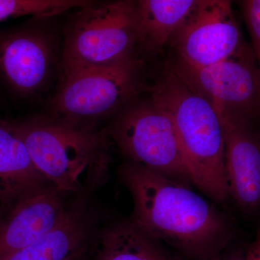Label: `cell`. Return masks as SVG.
<instances>
[{
    "mask_svg": "<svg viewBox=\"0 0 260 260\" xmlns=\"http://www.w3.org/2000/svg\"><path fill=\"white\" fill-rule=\"evenodd\" d=\"M119 177L133 198L132 223L156 242L203 255L226 239L225 218L189 186L131 161Z\"/></svg>",
    "mask_w": 260,
    "mask_h": 260,
    "instance_id": "1",
    "label": "cell"
},
{
    "mask_svg": "<svg viewBox=\"0 0 260 260\" xmlns=\"http://www.w3.org/2000/svg\"><path fill=\"white\" fill-rule=\"evenodd\" d=\"M151 102L174 123L192 184L212 199L229 195L221 118L209 101L178 76L170 64L150 88Z\"/></svg>",
    "mask_w": 260,
    "mask_h": 260,
    "instance_id": "2",
    "label": "cell"
},
{
    "mask_svg": "<svg viewBox=\"0 0 260 260\" xmlns=\"http://www.w3.org/2000/svg\"><path fill=\"white\" fill-rule=\"evenodd\" d=\"M9 123L38 172L61 192L80 194L107 175L109 144L106 135L93 127L51 116Z\"/></svg>",
    "mask_w": 260,
    "mask_h": 260,
    "instance_id": "3",
    "label": "cell"
},
{
    "mask_svg": "<svg viewBox=\"0 0 260 260\" xmlns=\"http://www.w3.org/2000/svg\"><path fill=\"white\" fill-rule=\"evenodd\" d=\"M64 31L62 78L112 64L138 46V2L90 1L76 9Z\"/></svg>",
    "mask_w": 260,
    "mask_h": 260,
    "instance_id": "4",
    "label": "cell"
},
{
    "mask_svg": "<svg viewBox=\"0 0 260 260\" xmlns=\"http://www.w3.org/2000/svg\"><path fill=\"white\" fill-rule=\"evenodd\" d=\"M143 78L136 53L107 66L61 78L51 102V117L93 127L94 123L138 95L143 89Z\"/></svg>",
    "mask_w": 260,
    "mask_h": 260,
    "instance_id": "5",
    "label": "cell"
},
{
    "mask_svg": "<svg viewBox=\"0 0 260 260\" xmlns=\"http://www.w3.org/2000/svg\"><path fill=\"white\" fill-rule=\"evenodd\" d=\"M109 134L130 161L183 185L192 184L175 126L151 101L128 108Z\"/></svg>",
    "mask_w": 260,
    "mask_h": 260,
    "instance_id": "6",
    "label": "cell"
},
{
    "mask_svg": "<svg viewBox=\"0 0 260 260\" xmlns=\"http://www.w3.org/2000/svg\"><path fill=\"white\" fill-rule=\"evenodd\" d=\"M183 81L211 103L219 115L245 118L260 109V73L245 51L215 64L194 68L171 64Z\"/></svg>",
    "mask_w": 260,
    "mask_h": 260,
    "instance_id": "7",
    "label": "cell"
},
{
    "mask_svg": "<svg viewBox=\"0 0 260 260\" xmlns=\"http://www.w3.org/2000/svg\"><path fill=\"white\" fill-rule=\"evenodd\" d=\"M171 42L177 51V60L194 68L215 64L244 51L232 3L225 0H197Z\"/></svg>",
    "mask_w": 260,
    "mask_h": 260,
    "instance_id": "8",
    "label": "cell"
},
{
    "mask_svg": "<svg viewBox=\"0 0 260 260\" xmlns=\"http://www.w3.org/2000/svg\"><path fill=\"white\" fill-rule=\"evenodd\" d=\"M53 49L51 37L40 29L0 30V80L18 96L39 93L51 75Z\"/></svg>",
    "mask_w": 260,
    "mask_h": 260,
    "instance_id": "9",
    "label": "cell"
},
{
    "mask_svg": "<svg viewBox=\"0 0 260 260\" xmlns=\"http://www.w3.org/2000/svg\"><path fill=\"white\" fill-rule=\"evenodd\" d=\"M54 187L20 200L0 219V260L37 242L61 221L70 204Z\"/></svg>",
    "mask_w": 260,
    "mask_h": 260,
    "instance_id": "10",
    "label": "cell"
},
{
    "mask_svg": "<svg viewBox=\"0 0 260 260\" xmlns=\"http://www.w3.org/2000/svg\"><path fill=\"white\" fill-rule=\"evenodd\" d=\"M225 143L229 194L244 209L260 206V143L245 118L220 115Z\"/></svg>",
    "mask_w": 260,
    "mask_h": 260,
    "instance_id": "11",
    "label": "cell"
},
{
    "mask_svg": "<svg viewBox=\"0 0 260 260\" xmlns=\"http://www.w3.org/2000/svg\"><path fill=\"white\" fill-rule=\"evenodd\" d=\"M96 218L86 201L79 198L51 232L3 260H79L93 237Z\"/></svg>",
    "mask_w": 260,
    "mask_h": 260,
    "instance_id": "12",
    "label": "cell"
},
{
    "mask_svg": "<svg viewBox=\"0 0 260 260\" xmlns=\"http://www.w3.org/2000/svg\"><path fill=\"white\" fill-rule=\"evenodd\" d=\"M51 187L34 167L9 121L0 119V205L10 208L20 200Z\"/></svg>",
    "mask_w": 260,
    "mask_h": 260,
    "instance_id": "13",
    "label": "cell"
},
{
    "mask_svg": "<svg viewBox=\"0 0 260 260\" xmlns=\"http://www.w3.org/2000/svg\"><path fill=\"white\" fill-rule=\"evenodd\" d=\"M196 3V0L138 1V46L150 53L161 51L185 22Z\"/></svg>",
    "mask_w": 260,
    "mask_h": 260,
    "instance_id": "14",
    "label": "cell"
},
{
    "mask_svg": "<svg viewBox=\"0 0 260 260\" xmlns=\"http://www.w3.org/2000/svg\"><path fill=\"white\" fill-rule=\"evenodd\" d=\"M99 241L96 260H172L159 242L132 223L109 228Z\"/></svg>",
    "mask_w": 260,
    "mask_h": 260,
    "instance_id": "15",
    "label": "cell"
},
{
    "mask_svg": "<svg viewBox=\"0 0 260 260\" xmlns=\"http://www.w3.org/2000/svg\"><path fill=\"white\" fill-rule=\"evenodd\" d=\"M86 3L82 0H0V22L25 15L48 18Z\"/></svg>",
    "mask_w": 260,
    "mask_h": 260,
    "instance_id": "16",
    "label": "cell"
},
{
    "mask_svg": "<svg viewBox=\"0 0 260 260\" xmlns=\"http://www.w3.org/2000/svg\"><path fill=\"white\" fill-rule=\"evenodd\" d=\"M242 6L254 54L258 59L260 56V0L243 1Z\"/></svg>",
    "mask_w": 260,
    "mask_h": 260,
    "instance_id": "17",
    "label": "cell"
},
{
    "mask_svg": "<svg viewBox=\"0 0 260 260\" xmlns=\"http://www.w3.org/2000/svg\"><path fill=\"white\" fill-rule=\"evenodd\" d=\"M246 260H260V227L258 229L255 239L248 251Z\"/></svg>",
    "mask_w": 260,
    "mask_h": 260,
    "instance_id": "18",
    "label": "cell"
},
{
    "mask_svg": "<svg viewBox=\"0 0 260 260\" xmlns=\"http://www.w3.org/2000/svg\"><path fill=\"white\" fill-rule=\"evenodd\" d=\"M8 208H5V207L3 206L0 207V219L4 216L5 214L6 213V212L8 211Z\"/></svg>",
    "mask_w": 260,
    "mask_h": 260,
    "instance_id": "19",
    "label": "cell"
},
{
    "mask_svg": "<svg viewBox=\"0 0 260 260\" xmlns=\"http://www.w3.org/2000/svg\"><path fill=\"white\" fill-rule=\"evenodd\" d=\"M230 260H246V258H234V259Z\"/></svg>",
    "mask_w": 260,
    "mask_h": 260,
    "instance_id": "20",
    "label": "cell"
},
{
    "mask_svg": "<svg viewBox=\"0 0 260 260\" xmlns=\"http://www.w3.org/2000/svg\"><path fill=\"white\" fill-rule=\"evenodd\" d=\"M258 62H259V73H260V56L257 59Z\"/></svg>",
    "mask_w": 260,
    "mask_h": 260,
    "instance_id": "21",
    "label": "cell"
}]
</instances>
